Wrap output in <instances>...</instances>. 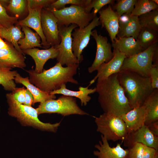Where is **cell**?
Returning <instances> with one entry per match:
<instances>
[{
    "instance_id": "obj_1",
    "label": "cell",
    "mask_w": 158,
    "mask_h": 158,
    "mask_svg": "<svg viewBox=\"0 0 158 158\" xmlns=\"http://www.w3.org/2000/svg\"><path fill=\"white\" fill-rule=\"evenodd\" d=\"M95 88L104 113L121 116L132 109L119 83L117 73L97 81Z\"/></svg>"
},
{
    "instance_id": "obj_2",
    "label": "cell",
    "mask_w": 158,
    "mask_h": 158,
    "mask_svg": "<svg viewBox=\"0 0 158 158\" xmlns=\"http://www.w3.org/2000/svg\"><path fill=\"white\" fill-rule=\"evenodd\" d=\"M79 64H75L66 67L59 62L47 70H43L40 73H37L33 69L26 70L29 80L33 84L41 90L48 92L60 88L68 82L78 84V82L73 78L76 74Z\"/></svg>"
},
{
    "instance_id": "obj_3",
    "label": "cell",
    "mask_w": 158,
    "mask_h": 158,
    "mask_svg": "<svg viewBox=\"0 0 158 158\" xmlns=\"http://www.w3.org/2000/svg\"><path fill=\"white\" fill-rule=\"evenodd\" d=\"M117 77L132 109L142 106L154 89L152 87L150 77L133 71H120Z\"/></svg>"
},
{
    "instance_id": "obj_4",
    "label": "cell",
    "mask_w": 158,
    "mask_h": 158,
    "mask_svg": "<svg viewBox=\"0 0 158 158\" xmlns=\"http://www.w3.org/2000/svg\"><path fill=\"white\" fill-rule=\"evenodd\" d=\"M6 97L9 106L8 113L16 118L23 124L33 126L40 129L55 132L61 122L54 124L44 123L40 121L36 109L17 103L14 99L11 93L6 94Z\"/></svg>"
},
{
    "instance_id": "obj_5",
    "label": "cell",
    "mask_w": 158,
    "mask_h": 158,
    "mask_svg": "<svg viewBox=\"0 0 158 158\" xmlns=\"http://www.w3.org/2000/svg\"><path fill=\"white\" fill-rule=\"evenodd\" d=\"M97 130L108 141L122 142L126 138L128 130L121 117L104 113L98 117H95Z\"/></svg>"
},
{
    "instance_id": "obj_6",
    "label": "cell",
    "mask_w": 158,
    "mask_h": 158,
    "mask_svg": "<svg viewBox=\"0 0 158 158\" xmlns=\"http://www.w3.org/2000/svg\"><path fill=\"white\" fill-rule=\"evenodd\" d=\"M158 56V42L142 51L124 59L120 71H127L136 73L150 77V71L155 57Z\"/></svg>"
},
{
    "instance_id": "obj_7",
    "label": "cell",
    "mask_w": 158,
    "mask_h": 158,
    "mask_svg": "<svg viewBox=\"0 0 158 158\" xmlns=\"http://www.w3.org/2000/svg\"><path fill=\"white\" fill-rule=\"evenodd\" d=\"M36 109L38 115L44 113H57L63 116L89 115L78 106L76 98L64 95L56 99H52L40 103Z\"/></svg>"
},
{
    "instance_id": "obj_8",
    "label": "cell",
    "mask_w": 158,
    "mask_h": 158,
    "mask_svg": "<svg viewBox=\"0 0 158 158\" xmlns=\"http://www.w3.org/2000/svg\"><path fill=\"white\" fill-rule=\"evenodd\" d=\"M50 10L57 19L58 26L75 24L80 28L88 25L96 15L92 11L87 13L85 7L74 5L59 10Z\"/></svg>"
},
{
    "instance_id": "obj_9",
    "label": "cell",
    "mask_w": 158,
    "mask_h": 158,
    "mask_svg": "<svg viewBox=\"0 0 158 158\" xmlns=\"http://www.w3.org/2000/svg\"><path fill=\"white\" fill-rule=\"evenodd\" d=\"M61 41L58 44L54 46L58 49L59 54L56 58L58 62L63 66L79 64L80 62L74 55L72 50V38L71 34L73 30L78 27L75 24L68 26H58Z\"/></svg>"
},
{
    "instance_id": "obj_10",
    "label": "cell",
    "mask_w": 158,
    "mask_h": 158,
    "mask_svg": "<svg viewBox=\"0 0 158 158\" xmlns=\"http://www.w3.org/2000/svg\"><path fill=\"white\" fill-rule=\"evenodd\" d=\"M100 24L99 18L96 14L87 26L82 28H76L72 32V50L80 63L83 60L82 53L89 43L92 30Z\"/></svg>"
},
{
    "instance_id": "obj_11",
    "label": "cell",
    "mask_w": 158,
    "mask_h": 158,
    "mask_svg": "<svg viewBox=\"0 0 158 158\" xmlns=\"http://www.w3.org/2000/svg\"><path fill=\"white\" fill-rule=\"evenodd\" d=\"M91 36L96 42L97 51L94 60L88 68L90 73L97 71L102 64L109 62L114 56L113 52L111 50L112 45L108 42L107 37L98 34L96 30L92 31Z\"/></svg>"
},
{
    "instance_id": "obj_12",
    "label": "cell",
    "mask_w": 158,
    "mask_h": 158,
    "mask_svg": "<svg viewBox=\"0 0 158 158\" xmlns=\"http://www.w3.org/2000/svg\"><path fill=\"white\" fill-rule=\"evenodd\" d=\"M41 20L43 32L48 44L51 46L59 44L61 39L58 20L52 12L47 8H42Z\"/></svg>"
},
{
    "instance_id": "obj_13",
    "label": "cell",
    "mask_w": 158,
    "mask_h": 158,
    "mask_svg": "<svg viewBox=\"0 0 158 158\" xmlns=\"http://www.w3.org/2000/svg\"><path fill=\"white\" fill-rule=\"evenodd\" d=\"M123 142L124 145L128 148L138 143L158 151V136L153 134L148 126L145 125L135 130L128 133Z\"/></svg>"
},
{
    "instance_id": "obj_14",
    "label": "cell",
    "mask_w": 158,
    "mask_h": 158,
    "mask_svg": "<svg viewBox=\"0 0 158 158\" xmlns=\"http://www.w3.org/2000/svg\"><path fill=\"white\" fill-rule=\"evenodd\" d=\"M113 52L114 56L108 62L104 63L99 66L97 70V75L90 82L89 86L97 79V81L102 80L120 71L123 61L126 57L116 49H114Z\"/></svg>"
},
{
    "instance_id": "obj_15",
    "label": "cell",
    "mask_w": 158,
    "mask_h": 158,
    "mask_svg": "<svg viewBox=\"0 0 158 158\" xmlns=\"http://www.w3.org/2000/svg\"><path fill=\"white\" fill-rule=\"evenodd\" d=\"M24 55L13 45L8 49H0V68L9 70L15 68H24L26 66Z\"/></svg>"
},
{
    "instance_id": "obj_16",
    "label": "cell",
    "mask_w": 158,
    "mask_h": 158,
    "mask_svg": "<svg viewBox=\"0 0 158 158\" xmlns=\"http://www.w3.org/2000/svg\"><path fill=\"white\" fill-rule=\"evenodd\" d=\"M98 13L102 27L106 30L113 43L116 39L118 32L120 17L110 5L101 9Z\"/></svg>"
},
{
    "instance_id": "obj_17",
    "label": "cell",
    "mask_w": 158,
    "mask_h": 158,
    "mask_svg": "<svg viewBox=\"0 0 158 158\" xmlns=\"http://www.w3.org/2000/svg\"><path fill=\"white\" fill-rule=\"evenodd\" d=\"M102 141L96 144L95 147L98 150L93 152L94 155L98 158H128L129 149H124L118 143L114 147L110 146L108 141L102 135Z\"/></svg>"
},
{
    "instance_id": "obj_18",
    "label": "cell",
    "mask_w": 158,
    "mask_h": 158,
    "mask_svg": "<svg viewBox=\"0 0 158 158\" xmlns=\"http://www.w3.org/2000/svg\"><path fill=\"white\" fill-rule=\"evenodd\" d=\"M42 8H31L28 5V14L24 19L18 21L16 25L21 27L26 26L34 30L40 37L41 44L46 49L49 48L47 43L42 29L41 20V11Z\"/></svg>"
},
{
    "instance_id": "obj_19",
    "label": "cell",
    "mask_w": 158,
    "mask_h": 158,
    "mask_svg": "<svg viewBox=\"0 0 158 158\" xmlns=\"http://www.w3.org/2000/svg\"><path fill=\"white\" fill-rule=\"evenodd\" d=\"M141 28L138 16L124 14L119 18L117 37H133L137 38Z\"/></svg>"
},
{
    "instance_id": "obj_20",
    "label": "cell",
    "mask_w": 158,
    "mask_h": 158,
    "mask_svg": "<svg viewBox=\"0 0 158 158\" xmlns=\"http://www.w3.org/2000/svg\"><path fill=\"white\" fill-rule=\"evenodd\" d=\"M25 54L30 56L34 60L35 65V72L40 73L44 70V66L46 62L50 59L56 58L58 54V49L54 46L45 49L33 48L22 50Z\"/></svg>"
},
{
    "instance_id": "obj_21",
    "label": "cell",
    "mask_w": 158,
    "mask_h": 158,
    "mask_svg": "<svg viewBox=\"0 0 158 158\" xmlns=\"http://www.w3.org/2000/svg\"><path fill=\"white\" fill-rule=\"evenodd\" d=\"M146 114V109L142 105L133 108L121 116L126 124L128 133L145 125Z\"/></svg>"
},
{
    "instance_id": "obj_22",
    "label": "cell",
    "mask_w": 158,
    "mask_h": 158,
    "mask_svg": "<svg viewBox=\"0 0 158 158\" xmlns=\"http://www.w3.org/2000/svg\"><path fill=\"white\" fill-rule=\"evenodd\" d=\"M111 45L114 49L123 54L126 57L132 56L144 50L137 38L133 37H116Z\"/></svg>"
},
{
    "instance_id": "obj_23",
    "label": "cell",
    "mask_w": 158,
    "mask_h": 158,
    "mask_svg": "<svg viewBox=\"0 0 158 158\" xmlns=\"http://www.w3.org/2000/svg\"><path fill=\"white\" fill-rule=\"evenodd\" d=\"M14 81L16 83L22 84L30 91L33 96L34 104L42 103L56 98L55 95H52L49 92L41 90L30 83L28 77H23L18 72L15 77Z\"/></svg>"
},
{
    "instance_id": "obj_24",
    "label": "cell",
    "mask_w": 158,
    "mask_h": 158,
    "mask_svg": "<svg viewBox=\"0 0 158 158\" xmlns=\"http://www.w3.org/2000/svg\"><path fill=\"white\" fill-rule=\"evenodd\" d=\"M89 85L86 87L80 86L78 91H75L67 89L66 84H64L59 89L50 92V93L52 95L60 94L78 98L80 101L81 105L86 106L91 99L89 95L96 92L95 87L89 89Z\"/></svg>"
},
{
    "instance_id": "obj_25",
    "label": "cell",
    "mask_w": 158,
    "mask_h": 158,
    "mask_svg": "<svg viewBox=\"0 0 158 158\" xmlns=\"http://www.w3.org/2000/svg\"><path fill=\"white\" fill-rule=\"evenodd\" d=\"M146 111L145 125L158 121V89H154L142 104Z\"/></svg>"
},
{
    "instance_id": "obj_26",
    "label": "cell",
    "mask_w": 158,
    "mask_h": 158,
    "mask_svg": "<svg viewBox=\"0 0 158 158\" xmlns=\"http://www.w3.org/2000/svg\"><path fill=\"white\" fill-rule=\"evenodd\" d=\"M21 27V30L24 34V37L18 41V44L22 51L36 47H42L41 38L36 32H34L27 27L23 26Z\"/></svg>"
},
{
    "instance_id": "obj_27",
    "label": "cell",
    "mask_w": 158,
    "mask_h": 158,
    "mask_svg": "<svg viewBox=\"0 0 158 158\" xmlns=\"http://www.w3.org/2000/svg\"><path fill=\"white\" fill-rule=\"evenodd\" d=\"M21 28V26L16 25L8 28H0V37L6 39L11 43L17 50L23 53L18 44V41L24 37Z\"/></svg>"
},
{
    "instance_id": "obj_28",
    "label": "cell",
    "mask_w": 158,
    "mask_h": 158,
    "mask_svg": "<svg viewBox=\"0 0 158 158\" xmlns=\"http://www.w3.org/2000/svg\"><path fill=\"white\" fill-rule=\"evenodd\" d=\"M137 38L140 46L145 50L152 44L158 42V31L142 28Z\"/></svg>"
},
{
    "instance_id": "obj_29",
    "label": "cell",
    "mask_w": 158,
    "mask_h": 158,
    "mask_svg": "<svg viewBox=\"0 0 158 158\" xmlns=\"http://www.w3.org/2000/svg\"><path fill=\"white\" fill-rule=\"evenodd\" d=\"M141 27L158 31V8L138 16Z\"/></svg>"
},
{
    "instance_id": "obj_30",
    "label": "cell",
    "mask_w": 158,
    "mask_h": 158,
    "mask_svg": "<svg viewBox=\"0 0 158 158\" xmlns=\"http://www.w3.org/2000/svg\"><path fill=\"white\" fill-rule=\"evenodd\" d=\"M18 72L0 68V85L6 91H13L16 88L14 80Z\"/></svg>"
},
{
    "instance_id": "obj_31",
    "label": "cell",
    "mask_w": 158,
    "mask_h": 158,
    "mask_svg": "<svg viewBox=\"0 0 158 158\" xmlns=\"http://www.w3.org/2000/svg\"><path fill=\"white\" fill-rule=\"evenodd\" d=\"M158 8V5L152 0H137L131 14L139 16Z\"/></svg>"
},
{
    "instance_id": "obj_32",
    "label": "cell",
    "mask_w": 158,
    "mask_h": 158,
    "mask_svg": "<svg viewBox=\"0 0 158 158\" xmlns=\"http://www.w3.org/2000/svg\"><path fill=\"white\" fill-rule=\"evenodd\" d=\"M28 9V0H10L6 8L8 11L18 19L25 13Z\"/></svg>"
},
{
    "instance_id": "obj_33",
    "label": "cell",
    "mask_w": 158,
    "mask_h": 158,
    "mask_svg": "<svg viewBox=\"0 0 158 158\" xmlns=\"http://www.w3.org/2000/svg\"><path fill=\"white\" fill-rule=\"evenodd\" d=\"M91 0H57L51 4L46 8L49 10H59L65 7L66 4H71L85 8L90 3Z\"/></svg>"
},
{
    "instance_id": "obj_34",
    "label": "cell",
    "mask_w": 158,
    "mask_h": 158,
    "mask_svg": "<svg viewBox=\"0 0 158 158\" xmlns=\"http://www.w3.org/2000/svg\"><path fill=\"white\" fill-rule=\"evenodd\" d=\"M137 0H118L114 6L115 11L119 17L124 14H131Z\"/></svg>"
},
{
    "instance_id": "obj_35",
    "label": "cell",
    "mask_w": 158,
    "mask_h": 158,
    "mask_svg": "<svg viewBox=\"0 0 158 158\" xmlns=\"http://www.w3.org/2000/svg\"><path fill=\"white\" fill-rule=\"evenodd\" d=\"M18 19L8 15L5 8L0 4V28H8L16 25Z\"/></svg>"
},
{
    "instance_id": "obj_36",
    "label": "cell",
    "mask_w": 158,
    "mask_h": 158,
    "mask_svg": "<svg viewBox=\"0 0 158 158\" xmlns=\"http://www.w3.org/2000/svg\"><path fill=\"white\" fill-rule=\"evenodd\" d=\"M114 1L113 0H91L89 5L85 8V11L87 13H90L91 9L93 8L92 11L96 15L104 6L108 4H112Z\"/></svg>"
},
{
    "instance_id": "obj_37",
    "label": "cell",
    "mask_w": 158,
    "mask_h": 158,
    "mask_svg": "<svg viewBox=\"0 0 158 158\" xmlns=\"http://www.w3.org/2000/svg\"><path fill=\"white\" fill-rule=\"evenodd\" d=\"M146 146L140 143H136L129 149L128 158H142Z\"/></svg>"
},
{
    "instance_id": "obj_38",
    "label": "cell",
    "mask_w": 158,
    "mask_h": 158,
    "mask_svg": "<svg viewBox=\"0 0 158 158\" xmlns=\"http://www.w3.org/2000/svg\"><path fill=\"white\" fill-rule=\"evenodd\" d=\"M55 0H28V5L31 8H47Z\"/></svg>"
},
{
    "instance_id": "obj_39",
    "label": "cell",
    "mask_w": 158,
    "mask_h": 158,
    "mask_svg": "<svg viewBox=\"0 0 158 158\" xmlns=\"http://www.w3.org/2000/svg\"><path fill=\"white\" fill-rule=\"evenodd\" d=\"M25 88L24 87H16L11 92V94L15 100L18 103L24 104L25 102Z\"/></svg>"
},
{
    "instance_id": "obj_40",
    "label": "cell",
    "mask_w": 158,
    "mask_h": 158,
    "mask_svg": "<svg viewBox=\"0 0 158 158\" xmlns=\"http://www.w3.org/2000/svg\"><path fill=\"white\" fill-rule=\"evenodd\" d=\"M150 73L151 85L153 89H158V64H153Z\"/></svg>"
},
{
    "instance_id": "obj_41",
    "label": "cell",
    "mask_w": 158,
    "mask_h": 158,
    "mask_svg": "<svg viewBox=\"0 0 158 158\" xmlns=\"http://www.w3.org/2000/svg\"><path fill=\"white\" fill-rule=\"evenodd\" d=\"M25 102L24 104L28 106L31 107L34 105V99L33 96L27 89H25Z\"/></svg>"
},
{
    "instance_id": "obj_42",
    "label": "cell",
    "mask_w": 158,
    "mask_h": 158,
    "mask_svg": "<svg viewBox=\"0 0 158 158\" xmlns=\"http://www.w3.org/2000/svg\"><path fill=\"white\" fill-rule=\"evenodd\" d=\"M147 126L153 134L158 136V121L153 122Z\"/></svg>"
},
{
    "instance_id": "obj_43",
    "label": "cell",
    "mask_w": 158,
    "mask_h": 158,
    "mask_svg": "<svg viewBox=\"0 0 158 158\" xmlns=\"http://www.w3.org/2000/svg\"><path fill=\"white\" fill-rule=\"evenodd\" d=\"M13 46L11 43L7 41L6 42L4 41L0 37V49H8Z\"/></svg>"
},
{
    "instance_id": "obj_44",
    "label": "cell",
    "mask_w": 158,
    "mask_h": 158,
    "mask_svg": "<svg viewBox=\"0 0 158 158\" xmlns=\"http://www.w3.org/2000/svg\"><path fill=\"white\" fill-rule=\"evenodd\" d=\"M10 0H0V4L5 8L8 5Z\"/></svg>"
},
{
    "instance_id": "obj_45",
    "label": "cell",
    "mask_w": 158,
    "mask_h": 158,
    "mask_svg": "<svg viewBox=\"0 0 158 158\" xmlns=\"http://www.w3.org/2000/svg\"><path fill=\"white\" fill-rule=\"evenodd\" d=\"M152 1L156 4L158 5V1L157 0H152Z\"/></svg>"
},
{
    "instance_id": "obj_46",
    "label": "cell",
    "mask_w": 158,
    "mask_h": 158,
    "mask_svg": "<svg viewBox=\"0 0 158 158\" xmlns=\"http://www.w3.org/2000/svg\"><path fill=\"white\" fill-rule=\"evenodd\" d=\"M158 157V156L156 158H157Z\"/></svg>"
}]
</instances>
